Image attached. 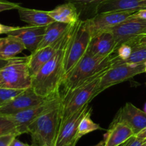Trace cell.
<instances>
[{"instance_id":"obj_1","label":"cell","mask_w":146,"mask_h":146,"mask_svg":"<svg viewBox=\"0 0 146 146\" xmlns=\"http://www.w3.org/2000/svg\"><path fill=\"white\" fill-rule=\"evenodd\" d=\"M76 24L77 23L74 24L69 35L56 54L32 76L31 88L40 96L46 98L60 92L61 82L64 76L66 48L75 31Z\"/></svg>"},{"instance_id":"obj_2","label":"cell","mask_w":146,"mask_h":146,"mask_svg":"<svg viewBox=\"0 0 146 146\" xmlns=\"http://www.w3.org/2000/svg\"><path fill=\"white\" fill-rule=\"evenodd\" d=\"M115 54L106 58L94 56L86 51L76 65L64 76L61 87L64 93L84 84L92 77L111 68L114 64Z\"/></svg>"},{"instance_id":"obj_3","label":"cell","mask_w":146,"mask_h":146,"mask_svg":"<svg viewBox=\"0 0 146 146\" xmlns=\"http://www.w3.org/2000/svg\"><path fill=\"white\" fill-rule=\"evenodd\" d=\"M60 123L61 101L29 125L28 133L31 135L32 146H55Z\"/></svg>"},{"instance_id":"obj_4","label":"cell","mask_w":146,"mask_h":146,"mask_svg":"<svg viewBox=\"0 0 146 146\" xmlns=\"http://www.w3.org/2000/svg\"><path fill=\"white\" fill-rule=\"evenodd\" d=\"M107 70L97 74L84 84L61 95V122L83 106L89 104L94 98V94L101 78Z\"/></svg>"},{"instance_id":"obj_5","label":"cell","mask_w":146,"mask_h":146,"mask_svg":"<svg viewBox=\"0 0 146 146\" xmlns=\"http://www.w3.org/2000/svg\"><path fill=\"white\" fill-rule=\"evenodd\" d=\"M29 56L14 57L0 69V88L25 90L31 88L32 76L28 66Z\"/></svg>"},{"instance_id":"obj_6","label":"cell","mask_w":146,"mask_h":146,"mask_svg":"<svg viewBox=\"0 0 146 146\" xmlns=\"http://www.w3.org/2000/svg\"><path fill=\"white\" fill-rule=\"evenodd\" d=\"M91 36L88 20L77 22L72 37L69 41L66 52L64 63V76L68 74L85 55L91 42Z\"/></svg>"},{"instance_id":"obj_7","label":"cell","mask_w":146,"mask_h":146,"mask_svg":"<svg viewBox=\"0 0 146 146\" xmlns=\"http://www.w3.org/2000/svg\"><path fill=\"white\" fill-rule=\"evenodd\" d=\"M143 73H145V63L141 64H113L101 78L94 94V98L107 88L131 79Z\"/></svg>"},{"instance_id":"obj_8","label":"cell","mask_w":146,"mask_h":146,"mask_svg":"<svg viewBox=\"0 0 146 146\" xmlns=\"http://www.w3.org/2000/svg\"><path fill=\"white\" fill-rule=\"evenodd\" d=\"M61 100V94L59 92L50 97L49 99L44 104L7 116H8L14 123L19 135L28 133V128L30 124L34 122L40 115L58 104Z\"/></svg>"},{"instance_id":"obj_9","label":"cell","mask_w":146,"mask_h":146,"mask_svg":"<svg viewBox=\"0 0 146 146\" xmlns=\"http://www.w3.org/2000/svg\"><path fill=\"white\" fill-rule=\"evenodd\" d=\"M109 31L115 38L118 48L121 44L137 41L140 36L146 34V21L132 14Z\"/></svg>"},{"instance_id":"obj_10","label":"cell","mask_w":146,"mask_h":146,"mask_svg":"<svg viewBox=\"0 0 146 146\" xmlns=\"http://www.w3.org/2000/svg\"><path fill=\"white\" fill-rule=\"evenodd\" d=\"M91 109L86 104L69 117L61 121L57 135L55 146H76L79 141L78 125L83 117Z\"/></svg>"},{"instance_id":"obj_11","label":"cell","mask_w":146,"mask_h":146,"mask_svg":"<svg viewBox=\"0 0 146 146\" xmlns=\"http://www.w3.org/2000/svg\"><path fill=\"white\" fill-rule=\"evenodd\" d=\"M50 97L44 98L40 96L31 87L23 91L8 104L0 107V115H9L17 113L27 108L44 104L49 99Z\"/></svg>"},{"instance_id":"obj_12","label":"cell","mask_w":146,"mask_h":146,"mask_svg":"<svg viewBox=\"0 0 146 146\" xmlns=\"http://www.w3.org/2000/svg\"><path fill=\"white\" fill-rule=\"evenodd\" d=\"M133 11H106L98 13L88 19L91 36L109 31L113 27H115L131 17Z\"/></svg>"},{"instance_id":"obj_13","label":"cell","mask_w":146,"mask_h":146,"mask_svg":"<svg viewBox=\"0 0 146 146\" xmlns=\"http://www.w3.org/2000/svg\"><path fill=\"white\" fill-rule=\"evenodd\" d=\"M74 24L69 25L65 33L52 44L36 50L34 53H31V55L29 56L28 66L31 76L35 75L39 71L40 68L56 54L63 43L69 35Z\"/></svg>"},{"instance_id":"obj_14","label":"cell","mask_w":146,"mask_h":146,"mask_svg":"<svg viewBox=\"0 0 146 146\" xmlns=\"http://www.w3.org/2000/svg\"><path fill=\"white\" fill-rule=\"evenodd\" d=\"M112 122L124 123L136 135L146 128V113L133 104L128 102L120 108Z\"/></svg>"},{"instance_id":"obj_15","label":"cell","mask_w":146,"mask_h":146,"mask_svg":"<svg viewBox=\"0 0 146 146\" xmlns=\"http://www.w3.org/2000/svg\"><path fill=\"white\" fill-rule=\"evenodd\" d=\"M46 26L45 27H18L15 30L10 31L7 35L13 36L21 41L26 50L34 53L38 48V44L42 40L45 34Z\"/></svg>"},{"instance_id":"obj_16","label":"cell","mask_w":146,"mask_h":146,"mask_svg":"<svg viewBox=\"0 0 146 146\" xmlns=\"http://www.w3.org/2000/svg\"><path fill=\"white\" fill-rule=\"evenodd\" d=\"M117 44L110 31L98 34L91 38L87 52L94 56L106 58L115 54Z\"/></svg>"},{"instance_id":"obj_17","label":"cell","mask_w":146,"mask_h":146,"mask_svg":"<svg viewBox=\"0 0 146 146\" xmlns=\"http://www.w3.org/2000/svg\"><path fill=\"white\" fill-rule=\"evenodd\" d=\"M146 9V0H104L96 8V14L106 11H135Z\"/></svg>"},{"instance_id":"obj_18","label":"cell","mask_w":146,"mask_h":146,"mask_svg":"<svg viewBox=\"0 0 146 146\" xmlns=\"http://www.w3.org/2000/svg\"><path fill=\"white\" fill-rule=\"evenodd\" d=\"M135 135L133 131L122 122H112L104 135L105 146H119Z\"/></svg>"},{"instance_id":"obj_19","label":"cell","mask_w":146,"mask_h":146,"mask_svg":"<svg viewBox=\"0 0 146 146\" xmlns=\"http://www.w3.org/2000/svg\"><path fill=\"white\" fill-rule=\"evenodd\" d=\"M48 15L55 21L64 24H74L80 20V12L77 7L71 2L57 6L54 9L47 11Z\"/></svg>"},{"instance_id":"obj_20","label":"cell","mask_w":146,"mask_h":146,"mask_svg":"<svg viewBox=\"0 0 146 146\" xmlns=\"http://www.w3.org/2000/svg\"><path fill=\"white\" fill-rule=\"evenodd\" d=\"M19 18L21 21L33 27H45L54 21L47 13V11L19 7L17 9Z\"/></svg>"},{"instance_id":"obj_21","label":"cell","mask_w":146,"mask_h":146,"mask_svg":"<svg viewBox=\"0 0 146 146\" xmlns=\"http://www.w3.org/2000/svg\"><path fill=\"white\" fill-rule=\"evenodd\" d=\"M26 50L19 39L13 36L7 35L0 38V59L9 60Z\"/></svg>"},{"instance_id":"obj_22","label":"cell","mask_w":146,"mask_h":146,"mask_svg":"<svg viewBox=\"0 0 146 146\" xmlns=\"http://www.w3.org/2000/svg\"><path fill=\"white\" fill-rule=\"evenodd\" d=\"M68 27H69V24L58 22V21H54L46 26L45 34L41 41L38 44L37 50L51 45L56 41H57L65 33Z\"/></svg>"},{"instance_id":"obj_23","label":"cell","mask_w":146,"mask_h":146,"mask_svg":"<svg viewBox=\"0 0 146 146\" xmlns=\"http://www.w3.org/2000/svg\"><path fill=\"white\" fill-rule=\"evenodd\" d=\"M132 46V52L129 58L125 61L114 62V64H141L146 61V46L138 44V41L131 43Z\"/></svg>"},{"instance_id":"obj_24","label":"cell","mask_w":146,"mask_h":146,"mask_svg":"<svg viewBox=\"0 0 146 146\" xmlns=\"http://www.w3.org/2000/svg\"><path fill=\"white\" fill-rule=\"evenodd\" d=\"M91 111H92V108L83 117L80 122L78 130V137L79 139L84 135L93 132V131L104 130L100 126L99 124L96 123L91 120Z\"/></svg>"},{"instance_id":"obj_25","label":"cell","mask_w":146,"mask_h":146,"mask_svg":"<svg viewBox=\"0 0 146 146\" xmlns=\"http://www.w3.org/2000/svg\"><path fill=\"white\" fill-rule=\"evenodd\" d=\"M11 133L19 135L14 123L7 115H0V136Z\"/></svg>"},{"instance_id":"obj_26","label":"cell","mask_w":146,"mask_h":146,"mask_svg":"<svg viewBox=\"0 0 146 146\" xmlns=\"http://www.w3.org/2000/svg\"><path fill=\"white\" fill-rule=\"evenodd\" d=\"M66 2H71L77 7L78 10L87 9H94L95 14H96V8L98 4L104 0H66Z\"/></svg>"},{"instance_id":"obj_27","label":"cell","mask_w":146,"mask_h":146,"mask_svg":"<svg viewBox=\"0 0 146 146\" xmlns=\"http://www.w3.org/2000/svg\"><path fill=\"white\" fill-rule=\"evenodd\" d=\"M24 90H15L0 88V107L6 105L13 98L21 94Z\"/></svg>"},{"instance_id":"obj_28","label":"cell","mask_w":146,"mask_h":146,"mask_svg":"<svg viewBox=\"0 0 146 146\" xmlns=\"http://www.w3.org/2000/svg\"><path fill=\"white\" fill-rule=\"evenodd\" d=\"M19 7H21V5L19 3L12 2L7 0H0V12L8 10L17 9Z\"/></svg>"},{"instance_id":"obj_29","label":"cell","mask_w":146,"mask_h":146,"mask_svg":"<svg viewBox=\"0 0 146 146\" xmlns=\"http://www.w3.org/2000/svg\"><path fill=\"white\" fill-rule=\"evenodd\" d=\"M145 141L140 139L136 135H134L119 146H143Z\"/></svg>"},{"instance_id":"obj_30","label":"cell","mask_w":146,"mask_h":146,"mask_svg":"<svg viewBox=\"0 0 146 146\" xmlns=\"http://www.w3.org/2000/svg\"><path fill=\"white\" fill-rule=\"evenodd\" d=\"M17 135L16 134H7L0 136V146H9L14 138Z\"/></svg>"},{"instance_id":"obj_31","label":"cell","mask_w":146,"mask_h":146,"mask_svg":"<svg viewBox=\"0 0 146 146\" xmlns=\"http://www.w3.org/2000/svg\"><path fill=\"white\" fill-rule=\"evenodd\" d=\"M18 27H11V26L4 25L2 24H0V34H7L10 31H12L15 30Z\"/></svg>"},{"instance_id":"obj_32","label":"cell","mask_w":146,"mask_h":146,"mask_svg":"<svg viewBox=\"0 0 146 146\" xmlns=\"http://www.w3.org/2000/svg\"><path fill=\"white\" fill-rule=\"evenodd\" d=\"M133 15L135 16V17L142 19H144L146 21V9H143L138 10V11L133 13Z\"/></svg>"},{"instance_id":"obj_33","label":"cell","mask_w":146,"mask_h":146,"mask_svg":"<svg viewBox=\"0 0 146 146\" xmlns=\"http://www.w3.org/2000/svg\"><path fill=\"white\" fill-rule=\"evenodd\" d=\"M9 146H32V145H29L27 143H24L19 141V140L17 139V138H16L13 140V141L11 142V143L10 144Z\"/></svg>"},{"instance_id":"obj_34","label":"cell","mask_w":146,"mask_h":146,"mask_svg":"<svg viewBox=\"0 0 146 146\" xmlns=\"http://www.w3.org/2000/svg\"><path fill=\"white\" fill-rule=\"evenodd\" d=\"M135 135H136L138 138H140V139L146 141V128H144L143 130H142L141 132L138 133L136 134Z\"/></svg>"},{"instance_id":"obj_35","label":"cell","mask_w":146,"mask_h":146,"mask_svg":"<svg viewBox=\"0 0 146 146\" xmlns=\"http://www.w3.org/2000/svg\"><path fill=\"white\" fill-rule=\"evenodd\" d=\"M138 43L141 45L146 46V34L140 36L138 39Z\"/></svg>"},{"instance_id":"obj_36","label":"cell","mask_w":146,"mask_h":146,"mask_svg":"<svg viewBox=\"0 0 146 146\" xmlns=\"http://www.w3.org/2000/svg\"><path fill=\"white\" fill-rule=\"evenodd\" d=\"M8 62V60H2L0 59V69L2 68L4 66L7 64V63Z\"/></svg>"},{"instance_id":"obj_37","label":"cell","mask_w":146,"mask_h":146,"mask_svg":"<svg viewBox=\"0 0 146 146\" xmlns=\"http://www.w3.org/2000/svg\"><path fill=\"white\" fill-rule=\"evenodd\" d=\"M93 146H105V143H104V141H101V142L98 143V144L95 145H93Z\"/></svg>"},{"instance_id":"obj_38","label":"cell","mask_w":146,"mask_h":146,"mask_svg":"<svg viewBox=\"0 0 146 146\" xmlns=\"http://www.w3.org/2000/svg\"><path fill=\"white\" fill-rule=\"evenodd\" d=\"M143 111L146 113V103H145V106H144V111Z\"/></svg>"},{"instance_id":"obj_39","label":"cell","mask_w":146,"mask_h":146,"mask_svg":"<svg viewBox=\"0 0 146 146\" xmlns=\"http://www.w3.org/2000/svg\"><path fill=\"white\" fill-rule=\"evenodd\" d=\"M145 73H146V61L145 62Z\"/></svg>"},{"instance_id":"obj_40","label":"cell","mask_w":146,"mask_h":146,"mask_svg":"<svg viewBox=\"0 0 146 146\" xmlns=\"http://www.w3.org/2000/svg\"><path fill=\"white\" fill-rule=\"evenodd\" d=\"M143 146H146V141H145V143H144V145H143Z\"/></svg>"},{"instance_id":"obj_41","label":"cell","mask_w":146,"mask_h":146,"mask_svg":"<svg viewBox=\"0 0 146 146\" xmlns=\"http://www.w3.org/2000/svg\"></svg>"}]
</instances>
